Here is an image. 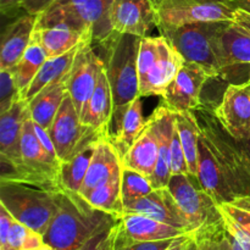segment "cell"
Masks as SVG:
<instances>
[{
	"label": "cell",
	"instance_id": "22",
	"mask_svg": "<svg viewBox=\"0 0 250 250\" xmlns=\"http://www.w3.org/2000/svg\"><path fill=\"white\" fill-rule=\"evenodd\" d=\"M38 16L24 14L7 24L0 48V70H12L26 51L37 27Z\"/></svg>",
	"mask_w": 250,
	"mask_h": 250
},
{
	"label": "cell",
	"instance_id": "1",
	"mask_svg": "<svg viewBox=\"0 0 250 250\" xmlns=\"http://www.w3.org/2000/svg\"><path fill=\"white\" fill-rule=\"evenodd\" d=\"M141 39V37L133 34L114 31L94 45L99 49L98 54L104 63L114 100L110 138L119 133L127 109L141 97L137 67Z\"/></svg>",
	"mask_w": 250,
	"mask_h": 250
},
{
	"label": "cell",
	"instance_id": "47",
	"mask_svg": "<svg viewBox=\"0 0 250 250\" xmlns=\"http://www.w3.org/2000/svg\"><path fill=\"white\" fill-rule=\"evenodd\" d=\"M234 9H241L250 14V0H229Z\"/></svg>",
	"mask_w": 250,
	"mask_h": 250
},
{
	"label": "cell",
	"instance_id": "40",
	"mask_svg": "<svg viewBox=\"0 0 250 250\" xmlns=\"http://www.w3.org/2000/svg\"><path fill=\"white\" fill-rule=\"evenodd\" d=\"M171 173H172V176L181 175V173H189L188 172V165L187 161H186L185 151H183L182 144H181L177 125H176L172 143H171Z\"/></svg>",
	"mask_w": 250,
	"mask_h": 250
},
{
	"label": "cell",
	"instance_id": "24",
	"mask_svg": "<svg viewBox=\"0 0 250 250\" xmlns=\"http://www.w3.org/2000/svg\"><path fill=\"white\" fill-rule=\"evenodd\" d=\"M112 111H114V100H112L111 87L103 67L97 87L88 102L84 114L81 117V121L87 126L99 131L100 133L110 136Z\"/></svg>",
	"mask_w": 250,
	"mask_h": 250
},
{
	"label": "cell",
	"instance_id": "53",
	"mask_svg": "<svg viewBox=\"0 0 250 250\" xmlns=\"http://www.w3.org/2000/svg\"><path fill=\"white\" fill-rule=\"evenodd\" d=\"M155 1H158V0H154V2H155Z\"/></svg>",
	"mask_w": 250,
	"mask_h": 250
},
{
	"label": "cell",
	"instance_id": "41",
	"mask_svg": "<svg viewBox=\"0 0 250 250\" xmlns=\"http://www.w3.org/2000/svg\"><path fill=\"white\" fill-rule=\"evenodd\" d=\"M14 217L11 216L6 208L0 204V250L7 249V241H9L10 227Z\"/></svg>",
	"mask_w": 250,
	"mask_h": 250
},
{
	"label": "cell",
	"instance_id": "29",
	"mask_svg": "<svg viewBox=\"0 0 250 250\" xmlns=\"http://www.w3.org/2000/svg\"><path fill=\"white\" fill-rule=\"evenodd\" d=\"M176 125L180 134L181 144L185 151L186 161L188 165V175L198 177V165H199V143L202 137V128L199 121L193 111L177 112Z\"/></svg>",
	"mask_w": 250,
	"mask_h": 250
},
{
	"label": "cell",
	"instance_id": "8",
	"mask_svg": "<svg viewBox=\"0 0 250 250\" xmlns=\"http://www.w3.org/2000/svg\"><path fill=\"white\" fill-rule=\"evenodd\" d=\"M167 188L193 233L224 220L216 200L202 187L198 177L188 173L171 176Z\"/></svg>",
	"mask_w": 250,
	"mask_h": 250
},
{
	"label": "cell",
	"instance_id": "45",
	"mask_svg": "<svg viewBox=\"0 0 250 250\" xmlns=\"http://www.w3.org/2000/svg\"><path fill=\"white\" fill-rule=\"evenodd\" d=\"M233 22L241 26L242 28L246 29L248 33H250V14L244 11V10L236 9L233 15Z\"/></svg>",
	"mask_w": 250,
	"mask_h": 250
},
{
	"label": "cell",
	"instance_id": "4",
	"mask_svg": "<svg viewBox=\"0 0 250 250\" xmlns=\"http://www.w3.org/2000/svg\"><path fill=\"white\" fill-rule=\"evenodd\" d=\"M21 163L11 166L7 161H1V180L16 181L26 185L36 186L51 192H59L60 185L61 160L51 155L39 141L31 116L26 120L21 134Z\"/></svg>",
	"mask_w": 250,
	"mask_h": 250
},
{
	"label": "cell",
	"instance_id": "52",
	"mask_svg": "<svg viewBox=\"0 0 250 250\" xmlns=\"http://www.w3.org/2000/svg\"><path fill=\"white\" fill-rule=\"evenodd\" d=\"M248 83H250V66H249V78H248Z\"/></svg>",
	"mask_w": 250,
	"mask_h": 250
},
{
	"label": "cell",
	"instance_id": "35",
	"mask_svg": "<svg viewBox=\"0 0 250 250\" xmlns=\"http://www.w3.org/2000/svg\"><path fill=\"white\" fill-rule=\"evenodd\" d=\"M154 190L150 178L132 168L122 166L121 172V197L125 209L133 203L146 197Z\"/></svg>",
	"mask_w": 250,
	"mask_h": 250
},
{
	"label": "cell",
	"instance_id": "36",
	"mask_svg": "<svg viewBox=\"0 0 250 250\" xmlns=\"http://www.w3.org/2000/svg\"><path fill=\"white\" fill-rule=\"evenodd\" d=\"M44 244L41 233L12 219L6 250H39Z\"/></svg>",
	"mask_w": 250,
	"mask_h": 250
},
{
	"label": "cell",
	"instance_id": "3",
	"mask_svg": "<svg viewBox=\"0 0 250 250\" xmlns=\"http://www.w3.org/2000/svg\"><path fill=\"white\" fill-rule=\"evenodd\" d=\"M194 112L202 128L203 138L236 193L237 202L250 199V158L241 142L232 138L225 131L215 112L205 105L200 104Z\"/></svg>",
	"mask_w": 250,
	"mask_h": 250
},
{
	"label": "cell",
	"instance_id": "16",
	"mask_svg": "<svg viewBox=\"0 0 250 250\" xmlns=\"http://www.w3.org/2000/svg\"><path fill=\"white\" fill-rule=\"evenodd\" d=\"M114 31L133 36L148 37L158 27L154 0H114L111 10Z\"/></svg>",
	"mask_w": 250,
	"mask_h": 250
},
{
	"label": "cell",
	"instance_id": "13",
	"mask_svg": "<svg viewBox=\"0 0 250 250\" xmlns=\"http://www.w3.org/2000/svg\"><path fill=\"white\" fill-rule=\"evenodd\" d=\"M214 112L232 138L250 141V83H231Z\"/></svg>",
	"mask_w": 250,
	"mask_h": 250
},
{
	"label": "cell",
	"instance_id": "14",
	"mask_svg": "<svg viewBox=\"0 0 250 250\" xmlns=\"http://www.w3.org/2000/svg\"><path fill=\"white\" fill-rule=\"evenodd\" d=\"M192 232L156 221L139 214H124L117 219V249L139 242L163 241L186 236Z\"/></svg>",
	"mask_w": 250,
	"mask_h": 250
},
{
	"label": "cell",
	"instance_id": "32",
	"mask_svg": "<svg viewBox=\"0 0 250 250\" xmlns=\"http://www.w3.org/2000/svg\"><path fill=\"white\" fill-rule=\"evenodd\" d=\"M193 238L195 246L200 250H246L241 242L227 229L224 220L219 224L195 231Z\"/></svg>",
	"mask_w": 250,
	"mask_h": 250
},
{
	"label": "cell",
	"instance_id": "12",
	"mask_svg": "<svg viewBox=\"0 0 250 250\" xmlns=\"http://www.w3.org/2000/svg\"><path fill=\"white\" fill-rule=\"evenodd\" d=\"M208 80L211 77L202 66L185 61L178 75L160 97L161 105L175 114L198 109L202 104V89Z\"/></svg>",
	"mask_w": 250,
	"mask_h": 250
},
{
	"label": "cell",
	"instance_id": "2",
	"mask_svg": "<svg viewBox=\"0 0 250 250\" xmlns=\"http://www.w3.org/2000/svg\"><path fill=\"white\" fill-rule=\"evenodd\" d=\"M59 210L44 233V243L55 250H78L117 217L93 207L80 193L56 192Z\"/></svg>",
	"mask_w": 250,
	"mask_h": 250
},
{
	"label": "cell",
	"instance_id": "5",
	"mask_svg": "<svg viewBox=\"0 0 250 250\" xmlns=\"http://www.w3.org/2000/svg\"><path fill=\"white\" fill-rule=\"evenodd\" d=\"M114 0H56L38 16L37 27L55 24L71 27L90 34L93 45L114 32L111 10Z\"/></svg>",
	"mask_w": 250,
	"mask_h": 250
},
{
	"label": "cell",
	"instance_id": "20",
	"mask_svg": "<svg viewBox=\"0 0 250 250\" xmlns=\"http://www.w3.org/2000/svg\"><path fill=\"white\" fill-rule=\"evenodd\" d=\"M122 166V158L110 136L102 137L97 142L84 182L80 189V194L85 197L95 188L106 183L115 175L121 172Z\"/></svg>",
	"mask_w": 250,
	"mask_h": 250
},
{
	"label": "cell",
	"instance_id": "44",
	"mask_svg": "<svg viewBox=\"0 0 250 250\" xmlns=\"http://www.w3.org/2000/svg\"><path fill=\"white\" fill-rule=\"evenodd\" d=\"M0 10L4 16H16L22 10L21 0H0Z\"/></svg>",
	"mask_w": 250,
	"mask_h": 250
},
{
	"label": "cell",
	"instance_id": "34",
	"mask_svg": "<svg viewBox=\"0 0 250 250\" xmlns=\"http://www.w3.org/2000/svg\"><path fill=\"white\" fill-rule=\"evenodd\" d=\"M46 59H48V55H46L42 44L32 36L31 43L27 46L26 51L14 68L15 73H16L17 85H19L20 92H21V97L22 93L31 84L38 71L41 70L43 63L46 61Z\"/></svg>",
	"mask_w": 250,
	"mask_h": 250
},
{
	"label": "cell",
	"instance_id": "23",
	"mask_svg": "<svg viewBox=\"0 0 250 250\" xmlns=\"http://www.w3.org/2000/svg\"><path fill=\"white\" fill-rule=\"evenodd\" d=\"M198 180L202 187L216 200L217 204L236 203L238 200L232 189L229 180L222 172L214 154L208 146L207 142L200 137L199 143V165H198Z\"/></svg>",
	"mask_w": 250,
	"mask_h": 250
},
{
	"label": "cell",
	"instance_id": "43",
	"mask_svg": "<svg viewBox=\"0 0 250 250\" xmlns=\"http://www.w3.org/2000/svg\"><path fill=\"white\" fill-rule=\"evenodd\" d=\"M56 0H21V7L26 14L39 16L45 12Z\"/></svg>",
	"mask_w": 250,
	"mask_h": 250
},
{
	"label": "cell",
	"instance_id": "11",
	"mask_svg": "<svg viewBox=\"0 0 250 250\" xmlns=\"http://www.w3.org/2000/svg\"><path fill=\"white\" fill-rule=\"evenodd\" d=\"M104 63L95 53L93 41L88 38L81 45L72 68L68 73L67 89L80 119L84 114L88 102L94 93Z\"/></svg>",
	"mask_w": 250,
	"mask_h": 250
},
{
	"label": "cell",
	"instance_id": "42",
	"mask_svg": "<svg viewBox=\"0 0 250 250\" xmlns=\"http://www.w3.org/2000/svg\"><path fill=\"white\" fill-rule=\"evenodd\" d=\"M180 238V237H178ZM177 238L163 239V241L153 242H139V243L129 244V246L122 247L117 250H167L173 244Z\"/></svg>",
	"mask_w": 250,
	"mask_h": 250
},
{
	"label": "cell",
	"instance_id": "46",
	"mask_svg": "<svg viewBox=\"0 0 250 250\" xmlns=\"http://www.w3.org/2000/svg\"><path fill=\"white\" fill-rule=\"evenodd\" d=\"M193 243V233L186 234V236L180 237L173 242L172 246L167 250H188L189 249L190 244Z\"/></svg>",
	"mask_w": 250,
	"mask_h": 250
},
{
	"label": "cell",
	"instance_id": "27",
	"mask_svg": "<svg viewBox=\"0 0 250 250\" xmlns=\"http://www.w3.org/2000/svg\"><path fill=\"white\" fill-rule=\"evenodd\" d=\"M33 37L42 44L48 58L62 55L75 46L80 45L85 39H92L90 34L62 24L36 27Z\"/></svg>",
	"mask_w": 250,
	"mask_h": 250
},
{
	"label": "cell",
	"instance_id": "28",
	"mask_svg": "<svg viewBox=\"0 0 250 250\" xmlns=\"http://www.w3.org/2000/svg\"><path fill=\"white\" fill-rule=\"evenodd\" d=\"M82 43L80 45L75 46L73 49H71L66 54H62L60 56H55V58L46 59V61L43 63L41 70L38 71L37 76L31 82V84L22 93V99L28 103L44 87L51 84V83L66 80L68 77V73H70L71 68H72L73 61H75L76 55H77Z\"/></svg>",
	"mask_w": 250,
	"mask_h": 250
},
{
	"label": "cell",
	"instance_id": "48",
	"mask_svg": "<svg viewBox=\"0 0 250 250\" xmlns=\"http://www.w3.org/2000/svg\"><path fill=\"white\" fill-rule=\"evenodd\" d=\"M241 144H242V146L244 148V150H246V153L248 154V156L250 158V141H242Z\"/></svg>",
	"mask_w": 250,
	"mask_h": 250
},
{
	"label": "cell",
	"instance_id": "54",
	"mask_svg": "<svg viewBox=\"0 0 250 250\" xmlns=\"http://www.w3.org/2000/svg\"><path fill=\"white\" fill-rule=\"evenodd\" d=\"M248 250H250V247H249V249H248Z\"/></svg>",
	"mask_w": 250,
	"mask_h": 250
},
{
	"label": "cell",
	"instance_id": "19",
	"mask_svg": "<svg viewBox=\"0 0 250 250\" xmlns=\"http://www.w3.org/2000/svg\"><path fill=\"white\" fill-rule=\"evenodd\" d=\"M151 120L155 126L158 136V160L153 175L150 176V182L154 189L165 188L168 186L171 173V143H172L173 132L176 128V114L167 107L160 106L153 112Z\"/></svg>",
	"mask_w": 250,
	"mask_h": 250
},
{
	"label": "cell",
	"instance_id": "9",
	"mask_svg": "<svg viewBox=\"0 0 250 250\" xmlns=\"http://www.w3.org/2000/svg\"><path fill=\"white\" fill-rule=\"evenodd\" d=\"M48 133L55 146L59 159L68 161L92 143L107 134L83 124L70 94L63 99Z\"/></svg>",
	"mask_w": 250,
	"mask_h": 250
},
{
	"label": "cell",
	"instance_id": "39",
	"mask_svg": "<svg viewBox=\"0 0 250 250\" xmlns=\"http://www.w3.org/2000/svg\"><path fill=\"white\" fill-rule=\"evenodd\" d=\"M117 222L95 234L78 250H117Z\"/></svg>",
	"mask_w": 250,
	"mask_h": 250
},
{
	"label": "cell",
	"instance_id": "10",
	"mask_svg": "<svg viewBox=\"0 0 250 250\" xmlns=\"http://www.w3.org/2000/svg\"><path fill=\"white\" fill-rule=\"evenodd\" d=\"M155 7L158 26L233 21L236 11L229 0H158Z\"/></svg>",
	"mask_w": 250,
	"mask_h": 250
},
{
	"label": "cell",
	"instance_id": "17",
	"mask_svg": "<svg viewBox=\"0 0 250 250\" xmlns=\"http://www.w3.org/2000/svg\"><path fill=\"white\" fill-rule=\"evenodd\" d=\"M185 60L181 54L164 38L159 37V54L153 66L146 76L139 81V95L161 97L166 88L175 80L182 68Z\"/></svg>",
	"mask_w": 250,
	"mask_h": 250
},
{
	"label": "cell",
	"instance_id": "26",
	"mask_svg": "<svg viewBox=\"0 0 250 250\" xmlns=\"http://www.w3.org/2000/svg\"><path fill=\"white\" fill-rule=\"evenodd\" d=\"M67 78L46 85L28 102L31 119L45 131L50 128L63 99L67 95Z\"/></svg>",
	"mask_w": 250,
	"mask_h": 250
},
{
	"label": "cell",
	"instance_id": "50",
	"mask_svg": "<svg viewBox=\"0 0 250 250\" xmlns=\"http://www.w3.org/2000/svg\"><path fill=\"white\" fill-rule=\"evenodd\" d=\"M193 247H194V239H193V243H192V244H190L189 249H188V250H193Z\"/></svg>",
	"mask_w": 250,
	"mask_h": 250
},
{
	"label": "cell",
	"instance_id": "51",
	"mask_svg": "<svg viewBox=\"0 0 250 250\" xmlns=\"http://www.w3.org/2000/svg\"><path fill=\"white\" fill-rule=\"evenodd\" d=\"M193 239H194V238H193ZM193 250H200L199 248H198V247L197 246H195V243H194V247H193Z\"/></svg>",
	"mask_w": 250,
	"mask_h": 250
},
{
	"label": "cell",
	"instance_id": "7",
	"mask_svg": "<svg viewBox=\"0 0 250 250\" xmlns=\"http://www.w3.org/2000/svg\"><path fill=\"white\" fill-rule=\"evenodd\" d=\"M226 21L197 22L183 26H158L163 36L187 62L202 66L211 78L220 77L215 53L217 33Z\"/></svg>",
	"mask_w": 250,
	"mask_h": 250
},
{
	"label": "cell",
	"instance_id": "6",
	"mask_svg": "<svg viewBox=\"0 0 250 250\" xmlns=\"http://www.w3.org/2000/svg\"><path fill=\"white\" fill-rule=\"evenodd\" d=\"M0 204L16 221L42 236L59 210L56 192L16 181L0 180Z\"/></svg>",
	"mask_w": 250,
	"mask_h": 250
},
{
	"label": "cell",
	"instance_id": "49",
	"mask_svg": "<svg viewBox=\"0 0 250 250\" xmlns=\"http://www.w3.org/2000/svg\"><path fill=\"white\" fill-rule=\"evenodd\" d=\"M39 250H55V249L51 248V247H49V246H46V244H44V246L42 247V248Z\"/></svg>",
	"mask_w": 250,
	"mask_h": 250
},
{
	"label": "cell",
	"instance_id": "37",
	"mask_svg": "<svg viewBox=\"0 0 250 250\" xmlns=\"http://www.w3.org/2000/svg\"><path fill=\"white\" fill-rule=\"evenodd\" d=\"M15 70H0V115L21 99Z\"/></svg>",
	"mask_w": 250,
	"mask_h": 250
},
{
	"label": "cell",
	"instance_id": "33",
	"mask_svg": "<svg viewBox=\"0 0 250 250\" xmlns=\"http://www.w3.org/2000/svg\"><path fill=\"white\" fill-rule=\"evenodd\" d=\"M122 172V171H121ZM121 172L100 187L85 195V199L97 209L111 214L119 219L124 215V203L121 197Z\"/></svg>",
	"mask_w": 250,
	"mask_h": 250
},
{
	"label": "cell",
	"instance_id": "30",
	"mask_svg": "<svg viewBox=\"0 0 250 250\" xmlns=\"http://www.w3.org/2000/svg\"><path fill=\"white\" fill-rule=\"evenodd\" d=\"M146 126V120L143 116V105H142L141 97H139L129 105L125 114L119 133L114 138H111L112 143L116 146L121 158L126 155V153L133 146L137 138L141 136Z\"/></svg>",
	"mask_w": 250,
	"mask_h": 250
},
{
	"label": "cell",
	"instance_id": "18",
	"mask_svg": "<svg viewBox=\"0 0 250 250\" xmlns=\"http://www.w3.org/2000/svg\"><path fill=\"white\" fill-rule=\"evenodd\" d=\"M124 214H139L148 216L156 221L187 229L192 232L189 224L181 212L175 198L167 187L154 189L150 194L137 200L131 207L125 209Z\"/></svg>",
	"mask_w": 250,
	"mask_h": 250
},
{
	"label": "cell",
	"instance_id": "31",
	"mask_svg": "<svg viewBox=\"0 0 250 250\" xmlns=\"http://www.w3.org/2000/svg\"><path fill=\"white\" fill-rule=\"evenodd\" d=\"M97 142L88 146L68 161L61 163L59 176H60V185L62 189L80 193L85 175H87L88 167L92 161Z\"/></svg>",
	"mask_w": 250,
	"mask_h": 250
},
{
	"label": "cell",
	"instance_id": "15",
	"mask_svg": "<svg viewBox=\"0 0 250 250\" xmlns=\"http://www.w3.org/2000/svg\"><path fill=\"white\" fill-rule=\"evenodd\" d=\"M215 53L220 77L227 80L237 68L250 66V33L233 21H226L217 33Z\"/></svg>",
	"mask_w": 250,
	"mask_h": 250
},
{
	"label": "cell",
	"instance_id": "25",
	"mask_svg": "<svg viewBox=\"0 0 250 250\" xmlns=\"http://www.w3.org/2000/svg\"><path fill=\"white\" fill-rule=\"evenodd\" d=\"M158 149L159 143L155 126L151 117H149L146 120V128L122 158V165L150 178L158 160Z\"/></svg>",
	"mask_w": 250,
	"mask_h": 250
},
{
	"label": "cell",
	"instance_id": "38",
	"mask_svg": "<svg viewBox=\"0 0 250 250\" xmlns=\"http://www.w3.org/2000/svg\"><path fill=\"white\" fill-rule=\"evenodd\" d=\"M222 216L231 224L238 227L244 234L250 238V209L241 207L234 203H222L219 204Z\"/></svg>",
	"mask_w": 250,
	"mask_h": 250
},
{
	"label": "cell",
	"instance_id": "21",
	"mask_svg": "<svg viewBox=\"0 0 250 250\" xmlns=\"http://www.w3.org/2000/svg\"><path fill=\"white\" fill-rule=\"evenodd\" d=\"M29 116L28 103L22 98L0 115V159L11 166L21 163L20 142L23 125Z\"/></svg>",
	"mask_w": 250,
	"mask_h": 250
}]
</instances>
